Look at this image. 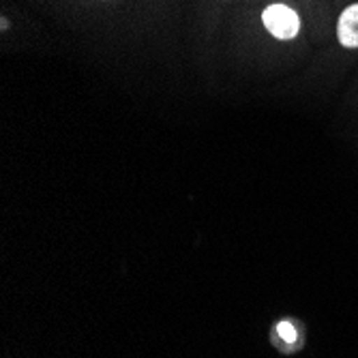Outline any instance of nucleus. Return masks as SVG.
Wrapping results in <instances>:
<instances>
[{
  "mask_svg": "<svg viewBox=\"0 0 358 358\" xmlns=\"http://www.w3.org/2000/svg\"><path fill=\"white\" fill-rule=\"evenodd\" d=\"M262 22L266 26V30L273 37L281 39V41H289L299 35L301 30V17L294 9H289L285 5H271L268 9H264L262 13Z\"/></svg>",
  "mask_w": 358,
  "mask_h": 358,
  "instance_id": "f257e3e1",
  "label": "nucleus"
},
{
  "mask_svg": "<svg viewBox=\"0 0 358 358\" xmlns=\"http://www.w3.org/2000/svg\"><path fill=\"white\" fill-rule=\"evenodd\" d=\"M337 37L343 48H358V5H350L343 9L337 22Z\"/></svg>",
  "mask_w": 358,
  "mask_h": 358,
  "instance_id": "f03ea898",
  "label": "nucleus"
},
{
  "mask_svg": "<svg viewBox=\"0 0 358 358\" xmlns=\"http://www.w3.org/2000/svg\"><path fill=\"white\" fill-rule=\"evenodd\" d=\"M277 331H279V335H281L283 341H287V343H294L296 341V331H294V327H292L289 322H279Z\"/></svg>",
  "mask_w": 358,
  "mask_h": 358,
  "instance_id": "7ed1b4c3",
  "label": "nucleus"
}]
</instances>
